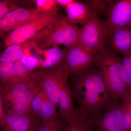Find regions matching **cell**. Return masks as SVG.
Returning <instances> with one entry per match:
<instances>
[{
	"label": "cell",
	"mask_w": 131,
	"mask_h": 131,
	"mask_svg": "<svg viewBox=\"0 0 131 131\" xmlns=\"http://www.w3.org/2000/svg\"><path fill=\"white\" fill-rule=\"evenodd\" d=\"M71 90L80 114L98 119L115 102L98 69L93 67L72 77Z\"/></svg>",
	"instance_id": "obj_1"
},
{
	"label": "cell",
	"mask_w": 131,
	"mask_h": 131,
	"mask_svg": "<svg viewBox=\"0 0 131 131\" xmlns=\"http://www.w3.org/2000/svg\"><path fill=\"white\" fill-rule=\"evenodd\" d=\"M33 73L49 99L56 106L59 114L68 124L76 121L80 113L75 108L72 90L68 82L69 76L63 64L46 70H35Z\"/></svg>",
	"instance_id": "obj_2"
},
{
	"label": "cell",
	"mask_w": 131,
	"mask_h": 131,
	"mask_svg": "<svg viewBox=\"0 0 131 131\" xmlns=\"http://www.w3.org/2000/svg\"><path fill=\"white\" fill-rule=\"evenodd\" d=\"M95 64L115 102L131 98L127 86L122 59L114 51L105 49L97 54Z\"/></svg>",
	"instance_id": "obj_3"
},
{
	"label": "cell",
	"mask_w": 131,
	"mask_h": 131,
	"mask_svg": "<svg viewBox=\"0 0 131 131\" xmlns=\"http://www.w3.org/2000/svg\"><path fill=\"white\" fill-rule=\"evenodd\" d=\"M40 87L32 71L28 77L11 86L0 87V108L4 113L28 115L34 96Z\"/></svg>",
	"instance_id": "obj_4"
},
{
	"label": "cell",
	"mask_w": 131,
	"mask_h": 131,
	"mask_svg": "<svg viewBox=\"0 0 131 131\" xmlns=\"http://www.w3.org/2000/svg\"><path fill=\"white\" fill-rule=\"evenodd\" d=\"M59 9L42 13L34 19L11 31L5 38L7 47L35 40L42 42L49 35L59 16Z\"/></svg>",
	"instance_id": "obj_5"
},
{
	"label": "cell",
	"mask_w": 131,
	"mask_h": 131,
	"mask_svg": "<svg viewBox=\"0 0 131 131\" xmlns=\"http://www.w3.org/2000/svg\"><path fill=\"white\" fill-rule=\"evenodd\" d=\"M80 28L65 15H59L53 28L40 46L41 49L50 46L59 47L58 45L70 48L77 44Z\"/></svg>",
	"instance_id": "obj_6"
},
{
	"label": "cell",
	"mask_w": 131,
	"mask_h": 131,
	"mask_svg": "<svg viewBox=\"0 0 131 131\" xmlns=\"http://www.w3.org/2000/svg\"><path fill=\"white\" fill-rule=\"evenodd\" d=\"M103 21L98 15L87 21L80 28L77 45L96 55L106 49L108 39L104 32Z\"/></svg>",
	"instance_id": "obj_7"
},
{
	"label": "cell",
	"mask_w": 131,
	"mask_h": 131,
	"mask_svg": "<svg viewBox=\"0 0 131 131\" xmlns=\"http://www.w3.org/2000/svg\"><path fill=\"white\" fill-rule=\"evenodd\" d=\"M96 55L78 45L67 48L64 69L69 76L77 75L93 67Z\"/></svg>",
	"instance_id": "obj_8"
},
{
	"label": "cell",
	"mask_w": 131,
	"mask_h": 131,
	"mask_svg": "<svg viewBox=\"0 0 131 131\" xmlns=\"http://www.w3.org/2000/svg\"><path fill=\"white\" fill-rule=\"evenodd\" d=\"M107 18L103 21L104 32L108 38L116 29L131 25V0H120L113 3Z\"/></svg>",
	"instance_id": "obj_9"
},
{
	"label": "cell",
	"mask_w": 131,
	"mask_h": 131,
	"mask_svg": "<svg viewBox=\"0 0 131 131\" xmlns=\"http://www.w3.org/2000/svg\"><path fill=\"white\" fill-rule=\"evenodd\" d=\"M58 114L56 106L40 87L34 96L28 115L37 119L42 125L54 118Z\"/></svg>",
	"instance_id": "obj_10"
},
{
	"label": "cell",
	"mask_w": 131,
	"mask_h": 131,
	"mask_svg": "<svg viewBox=\"0 0 131 131\" xmlns=\"http://www.w3.org/2000/svg\"><path fill=\"white\" fill-rule=\"evenodd\" d=\"M96 131H126L122 103L116 102L101 114L97 120Z\"/></svg>",
	"instance_id": "obj_11"
},
{
	"label": "cell",
	"mask_w": 131,
	"mask_h": 131,
	"mask_svg": "<svg viewBox=\"0 0 131 131\" xmlns=\"http://www.w3.org/2000/svg\"><path fill=\"white\" fill-rule=\"evenodd\" d=\"M42 13L37 8L18 7L0 19L1 37L31 21Z\"/></svg>",
	"instance_id": "obj_12"
},
{
	"label": "cell",
	"mask_w": 131,
	"mask_h": 131,
	"mask_svg": "<svg viewBox=\"0 0 131 131\" xmlns=\"http://www.w3.org/2000/svg\"><path fill=\"white\" fill-rule=\"evenodd\" d=\"M41 125L37 119L28 114L5 113L0 119L1 131H37Z\"/></svg>",
	"instance_id": "obj_13"
},
{
	"label": "cell",
	"mask_w": 131,
	"mask_h": 131,
	"mask_svg": "<svg viewBox=\"0 0 131 131\" xmlns=\"http://www.w3.org/2000/svg\"><path fill=\"white\" fill-rule=\"evenodd\" d=\"M32 72L20 61L15 62H0V87L11 86L28 77Z\"/></svg>",
	"instance_id": "obj_14"
},
{
	"label": "cell",
	"mask_w": 131,
	"mask_h": 131,
	"mask_svg": "<svg viewBox=\"0 0 131 131\" xmlns=\"http://www.w3.org/2000/svg\"><path fill=\"white\" fill-rule=\"evenodd\" d=\"M108 43L115 51L119 52L123 57L131 50V25L115 30L108 39Z\"/></svg>",
	"instance_id": "obj_15"
},
{
	"label": "cell",
	"mask_w": 131,
	"mask_h": 131,
	"mask_svg": "<svg viewBox=\"0 0 131 131\" xmlns=\"http://www.w3.org/2000/svg\"><path fill=\"white\" fill-rule=\"evenodd\" d=\"M68 19L73 23L80 24L82 26L92 17L97 15L90 4L74 1L65 8Z\"/></svg>",
	"instance_id": "obj_16"
},
{
	"label": "cell",
	"mask_w": 131,
	"mask_h": 131,
	"mask_svg": "<svg viewBox=\"0 0 131 131\" xmlns=\"http://www.w3.org/2000/svg\"><path fill=\"white\" fill-rule=\"evenodd\" d=\"M66 52V49L62 50L59 47H52L49 49L45 59L39 64L40 69L46 70L63 65Z\"/></svg>",
	"instance_id": "obj_17"
},
{
	"label": "cell",
	"mask_w": 131,
	"mask_h": 131,
	"mask_svg": "<svg viewBox=\"0 0 131 131\" xmlns=\"http://www.w3.org/2000/svg\"><path fill=\"white\" fill-rule=\"evenodd\" d=\"M26 49L24 44H14L8 46L0 57V62H15L20 61Z\"/></svg>",
	"instance_id": "obj_18"
},
{
	"label": "cell",
	"mask_w": 131,
	"mask_h": 131,
	"mask_svg": "<svg viewBox=\"0 0 131 131\" xmlns=\"http://www.w3.org/2000/svg\"><path fill=\"white\" fill-rule=\"evenodd\" d=\"M97 119L88 118L80 114L78 119L68 124L63 131H90L96 126Z\"/></svg>",
	"instance_id": "obj_19"
},
{
	"label": "cell",
	"mask_w": 131,
	"mask_h": 131,
	"mask_svg": "<svg viewBox=\"0 0 131 131\" xmlns=\"http://www.w3.org/2000/svg\"><path fill=\"white\" fill-rule=\"evenodd\" d=\"M68 123L59 114L45 124H43L37 131H63Z\"/></svg>",
	"instance_id": "obj_20"
},
{
	"label": "cell",
	"mask_w": 131,
	"mask_h": 131,
	"mask_svg": "<svg viewBox=\"0 0 131 131\" xmlns=\"http://www.w3.org/2000/svg\"><path fill=\"white\" fill-rule=\"evenodd\" d=\"M122 64L127 89L131 95V50L123 57Z\"/></svg>",
	"instance_id": "obj_21"
},
{
	"label": "cell",
	"mask_w": 131,
	"mask_h": 131,
	"mask_svg": "<svg viewBox=\"0 0 131 131\" xmlns=\"http://www.w3.org/2000/svg\"><path fill=\"white\" fill-rule=\"evenodd\" d=\"M122 112L126 131H131V98L122 102Z\"/></svg>",
	"instance_id": "obj_22"
},
{
	"label": "cell",
	"mask_w": 131,
	"mask_h": 131,
	"mask_svg": "<svg viewBox=\"0 0 131 131\" xmlns=\"http://www.w3.org/2000/svg\"><path fill=\"white\" fill-rule=\"evenodd\" d=\"M35 2L36 8L41 13L59 9L57 0H37Z\"/></svg>",
	"instance_id": "obj_23"
},
{
	"label": "cell",
	"mask_w": 131,
	"mask_h": 131,
	"mask_svg": "<svg viewBox=\"0 0 131 131\" xmlns=\"http://www.w3.org/2000/svg\"><path fill=\"white\" fill-rule=\"evenodd\" d=\"M20 61L30 71L35 70L40 64L37 58L31 55H27L24 52Z\"/></svg>",
	"instance_id": "obj_24"
},
{
	"label": "cell",
	"mask_w": 131,
	"mask_h": 131,
	"mask_svg": "<svg viewBox=\"0 0 131 131\" xmlns=\"http://www.w3.org/2000/svg\"><path fill=\"white\" fill-rule=\"evenodd\" d=\"M16 5L8 1L0 2V19L2 18L8 13L18 8Z\"/></svg>",
	"instance_id": "obj_25"
},
{
	"label": "cell",
	"mask_w": 131,
	"mask_h": 131,
	"mask_svg": "<svg viewBox=\"0 0 131 131\" xmlns=\"http://www.w3.org/2000/svg\"><path fill=\"white\" fill-rule=\"evenodd\" d=\"M74 1L73 0H57L58 5L64 8L67 7Z\"/></svg>",
	"instance_id": "obj_26"
}]
</instances>
